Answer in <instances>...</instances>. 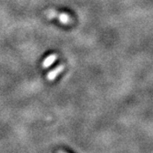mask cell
<instances>
[{
	"label": "cell",
	"instance_id": "6da1fadb",
	"mask_svg": "<svg viewBox=\"0 0 153 153\" xmlns=\"http://www.w3.org/2000/svg\"><path fill=\"white\" fill-rule=\"evenodd\" d=\"M56 59V54H52V56H50L49 57H47L45 60V62H43V67H49V65H51V63H53L54 60Z\"/></svg>",
	"mask_w": 153,
	"mask_h": 153
},
{
	"label": "cell",
	"instance_id": "7a4b0ae2",
	"mask_svg": "<svg viewBox=\"0 0 153 153\" xmlns=\"http://www.w3.org/2000/svg\"><path fill=\"white\" fill-rule=\"evenodd\" d=\"M64 69V65H60V67H58L56 70L54 71H53V76L51 75L50 76H49V79H51V80H53V79H54L56 78V76L58 75V74H60L61 73V71Z\"/></svg>",
	"mask_w": 153,
	"mask_h": 153
}]
</instances>
